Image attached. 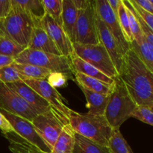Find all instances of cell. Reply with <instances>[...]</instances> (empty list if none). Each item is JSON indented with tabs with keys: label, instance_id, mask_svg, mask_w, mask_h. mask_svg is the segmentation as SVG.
Returning a JSON list of instances; mask_svg holds the SVG:
<instances>
[{
	"label": "cell",
	"instance_id": "ac0fdd59",
	"mask_svg": "<svg viewBox=\"0 0 153 153\" xmlns=\"http://www.w3.org/2000/svg\"><path fill=\"white\" fill-rule=\"evenodd\" d=\"M87 101V108L88 112L87 114L94 116H105L106 107L108 103L110 95L94 93L83 87H80Z\"/></svg>",
	"mask_w": 153,
	"mask_h": 153
},
{
	"label": "cell",
	"instance_id": "d6a6232c",
	"mask_svg": "<svg viewBox=\"0 0 153 153\" xmlns=\"http://www.w3.org/2000/svg\"><path fill=\"white\" fill-rule=\"evenodd\" d=\"M131 117L153 126V111L149 108L137 106L131 114Z\"/></svg>",
	"mask_w": 153,
	"mask_h": 153
},
{
	"label": "cell",
	"instance_id": "74e56055",
	"mask_svg": "<svg viewBox=\"0 0 153 153\" xmlns=\"http://www.w3.org/2000/svg\"><path fill=\"white\" fill-rule=\"evenodd\" d=\"M0 129H1L2 134L15 132L14 129L12 127L11 124L10 123L8 120L1 112H0Z\"/></svg>",
	"mask_w": 153,
	"mask_h": 153
},
{
	"label": "cell",
	"instance_id": "cb8c5ba5",
	"mask_svg": "<svg viewBox=\"0 0 153 153\" xmlns=\"http://www.w3.org/2000/svg\"><path fill=\"white\" fill-rule=\"evenodd\" d=\"M8 140L9 149L12 153H44L28 143L15 132L2 134Z\"/></svg>",
	"mask_w": 153,
	"mask_h": 153
},
{
	"label": "cell",
	"instance_id": "484cf974",
	"mask_svg": "<svg viewBox=\"0 0 153 153\" xmlns=\"http://www.w3.org/2000/svg\"><path fill=\"white\" fill-rule=\"evenodd\" d=\"M131 49L134 51L144 65L153 73V46L143 38L139 43L133 40L131 43Z\"/></svg>",
	"mask_w": 153,
	"mask_h": 153
},
{
	"label": "cell",
	"instance_id": "7bdbcfd3",
	"mask_svg": "<svg viewBox=\"0 0 153 153\" xmlns=\"http://www.w3.org/2000/svg\"><path fill=\"white\" fill-rule=\"evenodd\" d=\"M149 108H150V109H151V110H152V111H153V106H152V107Z\"/></svg>",
	"mask_w": 153,
	"mask_h": 153
},
{
	"label": "cell",
	"instance_id": "2e32d148",
	"mask_svg": "<svg viewBox=\"0 0 153 153\" xmlns=\"http://www.w3.org/2000/svg\"><path fill=\"white\" fill-rule=\"evenodd\" d=\"M27 48L34 50L41 51L46 53L61 55L55 43L52 42L43 27L40 25V23L34 25L31 40Z\"/></svg>",
	"mask_w": 153,
	"mask_h": 153
},
{
	"label": "cell",
	"instance_id": "3957f363",
	"mask_svg": "<svg viewBox=\"0 0 153 153\" xmlns=\"http://www.w3.org/2000/svg\"><path fill=\"white\" fill-rule=\"evenodd\" d=\"M136 107L123 81L119 76L117 77L105 112L109 125L114 129H120L121 125L131 117Z\"/></svg>",
	"mask_w": 153,
	"mask_h": 153
},
{
	"label": "cell",
	"instance_id": "ffe728a7",
	"mask_svg": "<svg viewBox=\"0 0 153 153\" xmlns=\"http://www.w3.org/2000/svg\"><path fill=\"white\" fill-rule=\"evenodd\" d=\"M75 79L79 86L83 87L89 91L97 94H102V95H111L113 91L114 84L109 85L99 79L85 76L82 73H75Z\"/></svg>",
	"mask_w": 153,
	"mask_h": 153
},
{
	"label": "cell",
	"instance_id": "d6986e66",
	"mask_svg": "<svg viewBox=\"0 0 153 153\" xmlns=\"http://www.w3.org/2000/svg\"><path fill=\"white\" fill-rule=\"evenodd\" d=\"M70 58L75 73H82L85 76L99 79V80L109 84V85H113L114 82V79L107 76L104 73H102L100 70L96 68L95 67L82 60V58L78 57L74 52L70 57Z\"/></svg>",
	"mask_w": 153,
	"mask_h": 153
},
{
	"label": "cell",
	"instance_id": "603a6c76",
	"mask_svg": "<svg viewBox=\"0 0 153 153\" xmlns=\"http://www.w3.org/2000/svg\"><path fill=\"white\" fill-rule=\"evenodd\" d=\"M12 66L16 70L21 78V80L35 79V80H46L51 72L46 69L31 64H17L13 63Z\"/></svg>",
	"mask_w": 153,
	"mask_h": 153
},
{
	"label": "cell",
	"instance_id": "f546056e",
	"mask_svg": "<svg viewBox=\"0 0 153 153\" xmlns=\"http://www.w3.org/2000/svg\"><path fill=\"white\" fill-rule=\"evenodd\" d=\"M46 14L61 25L62 0H41Z\"/></svg>",
	"mask_w": 153,
	"mask_h": 153
},
{
	"label": "cell",
	"instance_id": "60d3db41",
	"mask_svg": "<svg viewBox=\"0 0 153 153\" xmlns=\"http://www.w3.org/2000/svg\"><path fill=\"white\" fill-rule=\"evenodd\" d=\"M111 8L113 10L117 16H118V10H119L121 0H108Z\"/></svg>",
	"mask_w": 153,
	"mask_h": 153
},
{
	"label": "cell",
	"instance_id": "5b68a950",
	"mask_svg": "<svg viewBox=\"0 0 153 153\" xmlns=\"http://www.w3.org/2000/svg\"><path fill=\"white\" fill-rule=\"evenodd\" d=\"M14 62L17 64H31L46 69L50 72L64 73L68 76L69 79H72L73 74H75L70 58L28 48L24 49L14 58Z\"/></svg>",
	"mask_w": 153,
	"mask_h": 153
},
{
	"label": "cell",
	"instance_id": "4316f807",
	"mask_svg": "<svg viewBox=\"0 0 153 153\" xmlns=\"http://www.w3.org/2000/svg\"><path fill=\"white\" fill-rule=\"evenodd\" d=\"M108 147L111 153H134L120 129L114 130Z\"/></svg>",
	"mask_w": 153,
	"mask_h": 153
},
{
	"label": "cell",
	"instance_id": "30bf717a",
	"mask_svg": "<svg viewBox=\"0 0 153 153\" xmlns=\"http://www.w3.org/2000/svg\"><path fill=\"white\" fill-rule=\"evenodd\" d=\"M96 9L100 17L116 40L123 55L125 56L131 49V44L126 39L120 26L117 16L111 10L108 0H96Z\"/></svg>",
	"mask_w": 153,
	"mask_h": 153
},
{
	"label": "cell",
	"instance_id": "83f0119b",
	"mask_svg": "<svg viewBox=\"0 0 153 153\" xmlns=\"http://www.w3.org/2000/svg\"><path fill=\"white\" fill-rule=\"evenodd\" d=\"M126 7L127 15H128V22H129V27L131 29V34L133 36V39L136 43H139L143 40L144 36H143V32H142L141 28L139 24L138 19L134 13V10H133L131 4H130L128 0H123Z\"/></svg>",
	"mask_w": 153,
	"mask_h": 153
},
{
	"label": "cell",
	"instance_id": "4dcf8cb0",
	"mask_svg": "<svg viewBox=\"0 0 153 153\" xmlns=\"http://www.w3.org/2000/svg\"><path fill=\"white\" fill-rule=\"evenodd\" d=\"M117 18L118 21H119L120 26L121 29H122V31L123 33L124 36H125L126 39L131 44V43L134 40V39H133V36L131 34V31L129 27V22H128V15H127L126 7L125 4H124L123 0H121L119 10H118Z\"/></svg>",
	"mask_w": 153,
	"mask_h": 153
},
{
	"label": "cell",
	"instance_id": "9c48e42d",
	"mask_svg": "<svg viewBox=\"0 0 153 153\" xmlns=\"http://www.w3.org/2000/svg\"><path fill=\"white\" fill-rule=\"evenodd\" d=\"M0 109L31 122L37 113L12 88L0 83Z\"/></svg>",
	"mask_w": 153,
	"mask_h": 153
},
{
	"label": "cell",
	"instance_id": "277c9868",
	"mask_svg": "<svg viewBox=\"0 0 153 153\" xmlns=\"http://www.w3.org/2000/svg\"><path fill=\"white\" fill-rule=\"evenodd\" d=\"M36 25L38 24L23 10L12 7L8 16L0 21V32L26 49Z\"/></svg>",
	"mask_w": 153,
	"mask_h": 153
},
{
	"label": "cell",
	"instance_id": "7c38bea8",
	"mask_svg": "<svg viewBox=\"0 0 153 153\" xmlns=\"http://www.w3.org/2000/svg\"><path fill=\"white\" fill-rule=\"evenodd\" d=\"M23 82L43 97L54 109L70 120L73 111L66 105L61 94L56 89L51 87L47 81L25 79Z\"/></svg>",
	"mask_w": 153,
	"mask_h": 153
},
{
	"label": "cell",
	"instance_id": "8fae6325",
	"mask_svg": "<svg viewBox=\"0 0 153 153\" xmlns=\"http://www.w3.org/2000/svg\"><path fill=\"white\" fill-rule=\"evenodd\" d=\"M0 112L6 117L12 127L14 129L15 133L20 136L22 138L28 141L33 146L37 147L44 153H50L51 150L48 147L47 145L45 143L43 139L37 134V131L34 128L30 121L28 120L22 118L21 117L16 116L11 113L6 111L0 109Z\"/></svg>",
	"mask_w": 153,
	"mask_h": 153
},
{
	"label": "cell",
	"instance_id": "7402d4cb",
	"mask_svg": "<svg viewBox=\"0 0 153 153\" xmlns=\"http://www.w3.org/2000/svg\"><path fill=\"white\" fill-rule=\"evenodd\" d=\"M75 146V131L67 124L58 136L50 153H73Z\"/></svg>",
	"mask_w": 153,
	"mask_h": 153
},
{
	"label": "cell",
	"instance_id": "1f68e13d",
	"mask_svg": "<svg viewBox=\"0 0 153 153\" xmlns=\"http://www.w3.org/2000/svg\"><path fill=\"white\" fill-rule=\"evenodd\" d=\"M21 78L16 69L11 65L0 68V83L10 84L20 81Z\"/></svg>",
	"mask_w": 153,
	"mask_h": 153
},
{
	"label": "cell",
	"instance_id": "44dd1931",
	"mask_svg": "<svg viewBox=\"0 0 153 153\" xmlns=\"http://www.w3.org/2000/svg\"><path fill=\"white\" fill-rule=\"evenodd\" d=\"M11 4L12 7L23 10L32 18L36 24H40L41 19L46 14L41 0H11Z\"/></svg>",
	"mask_w": 153,
	"mask_h": 153
},
{
	"label": "cell",
	"instance_id": "9a60e30c",
	"mask_svg": "<svg viewBox=\"0 0 153 153\" xmlns=\"http://www.w3.org/2000/svg\"><path fill=\"white\" fill-rule=\"evenodd\" d=\"M6 85L16 91L37 112V114L44 113L52 108V106L43 97H40L36 91L27 85L23 81H17Z\"/></svg>",
	"mask_w": 153,
	"mask_h": 153
},
{
	"label": "cell",
	"instance_id": "ab89813d",
	"mask_svg": "<svg viewBox=\"0 0 153 153\" xmlns=\"http://www.w3.org/2000/svg\"><path fill=\"white\" fill-rule=\"evenodd\" d=\"M14 63V58L6 55H0V68L7 67Z\"/></svg>",
	"mask_w": 153,
	"mask_h": 153
},
{
	"label": "cell",
	"instance_id": "8d00e7d4",
	"mask_svg": "<svg viewBox=\"0 0 153 153\" xmlns=\"http://www.w3.org/2000/svg\"><path fill=\"white\" fill-rule=\"evenodd\" d=\"M11 8V0H0V21L8 16Z\"/></svg>",
	"mask_w": 153,
	"mask_h": 153
},
{
	"label": "cell",
	"instance_id": "52a82bcc",
	"mask_svg": "<svg viewBox=\"0 0 153 153\" xmlns=\"http://www.w3.org/2000/svg\"><path fill=\"white\" fill-rule=\"evenodd\" d=\"M74 53L100 70L105 75L115 79L119 76L117 70L104 46L101 44H79L73 43Z\"/></svg>",
	"mask_w": 153,
	"mask_h": 153
},
{
	"label": "cell",
	"instance_id": "8992f818",
	"mask_svg": "<svg viewBox=\"0 0 153 153\" xmlns=\"http://www.w3.org/2000/svg\"><path fill=\"white\" fill-rule=\"evenodd\" d=\"M31 123L50 150H52L64 127L70 123L69 120L52 107L47 111L37 114Z\"/></svg>",
	"mask_w": 153,
	"mask_h": 153
},
{
	"label": "cell",
	"instance_id": "d590c367",
	"mask_svg": "<svg viewBox=\"0 0 153 153\" xmlns=\"http://www.w3.org/2000/svg\"><path fill=\"white\" fill-rule=\"evenodd\" d=\"M131 7H132V6H131ZM133 10H134V9H133ZM134 13H135L136 16H137V19H138L139 24H140V28H141L142 32H143V36H144V38L146 39V40H147V42H149L152 46H153V31L146 25V24L142 20L141 18H140V16H138V14L134 11Z\"/></svg>",
	"mask_w": 153,
	"mask_h": 153
},
{
	"label": "cell",
	"instance_id": "e0dca14e",
	"mask_svg": "<svg viewBox=\"0 0 153 153\" xmlns=\"http://www.w3.org/2000/svg\"><path fill=\"white\" fill-rule=\"evenodd\" d=\"M77 19L78 10L73 0H62L61 26L73 44L76 43Z\"/></svg>",
	"mask_w": 153,
	"mask_h": 153
},
{
	"label": "cell",
	"instance_id": "f1b7e54d",
	"mask_svg": "<svg viewBox=\"0 0 153 153\" xmlns=\"http://www.w3.org/2000/svg\"><path fill=\"white\" fill-rule=\"evenodd\" d=\"M25 48L15 43L13 40L0 32V55L15 58Z\"/></svg>",
	"mask_w": 153,
	"mask_h": 153
},
{
	"label": "cell",
	"instance_id": "ba28073f",
	"mask_svg": "<svg viewBox=\"0 0 153 153\" xmlns=\"http://www.w3.org/2000/svg\"><path fill=\"white\" fill-rule=\"evenodd\" d=\"M96 0H88L85 7L78 10L76 43L79 44H99L97 28Z\"/></svg>",
	"mask_w": 153,
	"mask_h": 153
},
{
	"label": "cell",
	"instance_id": "7a4b0ae2",
	"mask_svg": "<svg viewBox=\"0 0 153 153\" xmlns=\"http://www.w3.org/2000/svg\"><path fill=\"white\" fill-rule=\"evenodd\" d=\"M69 122L75 133L102 146H108L114 129L109 125L105 116H94L73 111Z\"/></svg>",
	"mask_w": 153,
	"mask_h": 153
},
{
	"label": "cell",
	"instance_id": "b9f144b4",
	"mask_svg": "<svg viewBox=\"0 0 153 153\" xmlns=\"http://www.w3.org/2000/svg\"><path fill=\"white\" fill-rule=\"evenodd\" d=\"M73 1L76 6V9L79 10L86 6V4L88 2V0H73Z\"/></svg>",
	"mask_w": 153,
	"mask_h": 153
},
{
	"label": "cell",
	"instance_id": "5bb4252c",
	"mask_svg": "<svg viewBox=\"0 0 153 153\" xmlns=\"http://www.w3.org/2000/svg\"><path fill=\"white\" fill-rule=\"evenodd\" d=\"M96 21H97V33H98L100 43H101L106 49L108 55H110L115 67H116V70H117L118 73L120 74L121 68H122L123 63L124 55H123L114 36L108 29L97 12Z\"/></svg>",
	"mask_w": 153,
	"mask_h": 153
},
{
	"label": "cell",
	"instance_id": "4fadbf2b",
	"mask_svg": "<svg viewBox=\"0 0 153 153\" xmlns=\"http://www.w3.org/2000/svg\"><path fill=\"white\" fill-rule=\"evenodd\" d=\"M40 25L55 43L61 55L70 58L74 52L73 43L65 34L62 26L46 13L40 21Z\"/></svg>",
	"mask_w": 153,
	"mask_h": 153
},
{
	"label": "cell",
	"instance_id": "836d02e7",
	"mask_svg": "<svg viewBox=\"0 0 153 153\" xmlns=\"http://www.w3.org/2000/svg\"><path fill=\"white\" fill-rule=\"evenodd\" d=\"M68 79V76L64 73H58V72H51L46 81L51 87L56 89L58 88L66 86Z\"/></svg>",
	"mask_w": 153,
	"mask_h": 153
},
{
	"label": "cell",
	"instance_id": "6da1fadb",
	"mask_svg": "<svg viewBox=\"0 0 153 153\" xmlns=\"http://www.w3.org/2000/svg\"><path fill=\"white\" fill-rule=\"evenodd\" d=\"M119 77L137 106H153V73L132 49L124 56Z\"/></svg>",
	"mask_w": 153,
	"mask_h": 153
},
{
	"label": "cell",
	"instance_id": "ee69618b",
	"mask_svg": "<svg viewBox=\"0 0 153 153\" xmlns=\"http://www.w3.org/2000/svg\"><path fill=\"white\" fill-rule=\"evenodd\" d=\"M150 2L152 3V4H153V0H150Z\"/></svg>",
	"mask_w": 153,
	"mask_h": 153
},
{
	"label": "cell",
	"instance_id": "f35d334b",
	"mask_svg": "<svg viewBox=\"0 0 153 153\" xmlns=\"http://www.w3.org/2000/svg\"><path fill=\"white\" fill-rule=\"evenodd\" d=\"M134 1L142 9L153 14V4L150 2V0H134Z\"/></svg>",
	"mask_w": 153,
	"mask_h": 153
},
{
	"label": "cell",
	"instance_id": "e575fe53",
	"mask_svg": "<svg viewBox=\"0 0 153 153\" xmlns=\"http://www.w3.org/2000/svg\"><path fill=\"white\" fill-rule=\"evenodd\" d=\"M128 1L132 6L134 11L138 14V16L146 24V25L153 31V14H151L150 13H148L147 11L142 9L140 6L136 4L134 0H128Z\"/></svg>",
	"mask_w": 153,
	"mask_h": 153
},
{
	"label": "cell",
	"instance_id": "d4e9b609",
	"mask_svg": "<svg viewBox=\"0 0 153 153\" xmlns=\"http://www.w3.org/2000/svg\"><path fill=\"white\" fill-rule=\"evenodd\" d=\"M73 153H111L108 147L102 146L90 139L75 133Z\"/></svg>",
	"mask_w": 153,
	"mask_h": 153
}]
</instances>
